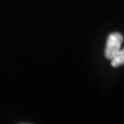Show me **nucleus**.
<instances>
[{"label": "nucleus", "mask_w": 124, "mask_h": 124, "mask_svg": "<svg viewBox=\"0 0 124 124\" xmlns=\"http://www.w3.org/2000/svg\"><path fill=\"white\" fill-rule=\"evenodd\" d=\"M123 42V36L119 32H113L108 35L105 48V57L110 61L121 49Z\"/></svg>", "instance_id": "f257e3e1"}, {"label": "nucleus", "mask_w": 124, "mask_h": 124, "mask_svg": "<svg viewBox=\"0 0 124 124\" xmlns=\"http://www.w3.org/2000/svg\"><path fill=\"white\" fill-rule=\"evenodd\" d=\"M111 65L113 67H119L124 64V48L120 49L118 53L110 60Z\"/></svg>", "instance_id": "f03ea898"}]
</instances>
